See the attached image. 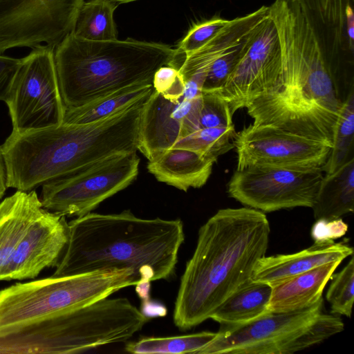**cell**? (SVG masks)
Returning <instances> with one entry per match:
<instances>
[{
  "label": "cell",
  "mask_w": 354,
  "mask_h": 354,
  "mask_svg": "<svg viewBox=\"0 0 354 354\" xmlns=\"http://www.w3.org/2000/svg\"><path fill=\"white\" fill-rule=\"evenodd\" d=\"M270 227L266 214L248 207L221 209L198 230L176 298L173 319L189 330L210 319L234 292L251 281L266 255Z\"/></svg>",
  "instance_id": "6da1fadb"
},
{
  "label": "cell",
  "mask_w": 354,
  "mask_h": 354,
  "mask_svg": "<svg viewBox=\"0 0 354 354\" xmlns=\"http://www.w3.org/2000/svg\"><path fill=\"white\" fill-rule=\"evenodd\" d=\"M281 50V72L245 109L255 125H270L332 147L342 102L315 37L299 10L274 20Z\"/></svg>",
  "instance_id": "7a4b0ae2"
},
{
  "label": "cell",
  "mask_w": 354,
  "mask_h": 354,
  "mask_svg": "<svg viewBox=\"0 0 354 354\" xmlns=\"http://www.w3.org/2000/svg\"><path fill=\"white\" fill-rule=\"evenodd\" d=\"M68 226V245L53 277L129 269L137 284L168 280L185 240L180 219L141 218L130 210L90 212Z\"/></svg>",
  "instance_id": "3957f363"
},
{
  "label": "cell",
  "mask_w": 354,
  "mask_h": 354,
  "mask_svg": "<svg viewBox=\"0 0 354 354\" xmlns=\"http://www.w3.org/2000/svg\"><path fill=\"white\" fill-rule=\"evenodd\" d=\"M149 96L97 122L12 132L1 145L7 187L29 192L106 158L137 151L142 111Z\"/></svg>",
  "instance_id": "277c9868"
},
{
  "label": "cell",
  "mask_w": 354,
  "mask_h": 354,
  "mask_svg": "<svg viewBox=\"0 0 354 354\" xmlns=\"http://www.w3.org/2000/svg\"><path fill=\"white\" fill-rule=\"evenodd\" d=\"M55 68L66 108H75L120 88L152 82L162 66L177 67L176 48L162 43L91 41L68 35L55 48Z\"/></svg>",
  "instance_id": "5b68a950"
},
{
  "label": "cell",
  "mask_w": 354,
  "mask_h": 354,
  "mask_svg": "<svg viewBox=\"0 0 354 354\" xmlns=\"http://www.w3.org/2000/svg\"><path fill=\"white\" fill-rule=\"evenodd\" d=\"M129 269L106 270L17 283L0 290V336L53 315L77 309L131 286Z\"/></svg>",
  "instance_id": "8992f818"
},
{
  "label": "cell",
  "mask_w": 354,
  "mask_h": 354,
  "mask_svg": "<svg viewBox=\"0 0 354 354\" xmlns=\"http://www.w3.org/2000/svg\"><path fill=\"white\" fill-rule=\"evenodd\" d=\"M322 297L307 308L270 313L248 324L221 326L196 354H291L323 342L342 331L336 315L323 313Z\"/></svg>",
  "instance_id": "52a82bcc"
},
{
  "label": "cell",
  "mask_w": 354,
  "mask_h": 354,
  "mask_svg": "<svg viewBox=\"0 0 354 354\" xmlns=\"http://www.w3.org/2000/svg\"><path fill=\"white\" fill-rule=\"evenodd\" d=\"M55 48L41 46L21 59L5 101L12 131L21 133L59 125L66 107L55 68Z\"/></svg>",
  "instance_id": "ba28073f"
},
{
  "label": "cell",
  "mask_w": 354,
  "mask_h": 354,
  "mask_svg": "<svg viewBox=\"0 0 354 354\" xmlns=\"http://www.w3.org/2000/svg\"><path fill=\"white\" fill-rule=\"evenodd\" d=\"M139 163L136 151L118 154L44 184L40 198L43 207L65 216L90 213L136 180Z\"/></svg>",
  "instance_id": "9c48e42d"
},
{
  "label": "cell",
  "mask_w": 354,
  "mask_h": 354,
  "mask_svg": "<svg viewBox=\"0 0 354 354\" xmlns=\"http://www.w3.org/2000/svg\"><path fill=\"white\" fill-rule=\"evenodd\" d=\"M105 324L92 305L59 313L0 336V354H66L99 347Z\"/></svg>",
  "instance_id": "30bf717a"
},
{
  "label": "cell",
  "mask_w": 354,
  "mask_h": 354,
  "mask_svg": "<svg viewBox=\"0 0 354 354\" xmlns=\"http://www.w3.org/2000/svg\"><path fill=\"white\" fill-rule=\"evenodd\" d=\"M84 0H0V55L16 47L55 48L73 32Z\"/></svg>",
  "instance_id": "8fae6325"
},
{
  "label": "cell",
  "mask_w": 354,
  "mask_h": 354,
  "mask_svg": "<svg viewBox=\"0 0 354 354\" xmlns=\"http://www.w3.org/2000/svg\"><path fill=\"white\" fill-rule=\"evenodd\" d=\"M323 176L322 168L250 167L236 169L227 183V193L245 206L263 212L312 208Z\"/></svg>",
  "instance_id": "7c38bea8"
},
{
  "label": "cell",
  "mask_w": 354,
  "mask_h": 354,
  "mask_svg": "<svg viewBox=\"0 0 354 354\" xmlns=\"http://www.w3.org/2000/svg\"><path fill=\"white\" fill-rule=\"evenodd\" d=\"M236 169L250 167L292 169L322 168L330 154L328 145L270 125L252 123L236 133Z\"/></svg>",
  "instance_id": "4fadbf2b"
},
{
  "label": "cell",
  "mask_w": 354,
  "mask_h": 354,
  "mask_svg": "<svg viewBox=\"0 0 354 354\" xmlns=\"http://www.w3.org/2000/svg\"><path fill=\"white\" fill-rule=\"evenodd\" d=\"M281 63L277 30L268 15L247 36L236 67L223 86L213 92L227 102L233 115L274 83Z\"/></svg>",
  "instance_id": "5bb4252c"
},
{
  "label": "cell",
  "mask_w": 354,
  "mask_h": 354,
  "mask_svg": "<svg viewBox=\"0 0 354 354\" xmlns=\"http://www.w3.org/2000/svg\"><path fill=\"white\" fill-rule=\"evenodd\" d=\"M337 95L354 88V0H297ZM338 97V96H337Z\"/></svg>",
  "instance_id": "9a60e30c"
},
{
  "label": "cell",
  "mask_w": 354,
  "mask_h": 354,
  "mask_svg": "<svg viewBox=\"0 0 354 354\" xmlns=\"http://www.w3.org/2000/svg\"><path fill=\"white\" fill-rule=\"evenodd\" d=\"M69 240L66 216L42 208L28 226L0 281L34 279L45 268L57 266Z\"/></svg>",
  "instance_id": "2e32d148"
},
{
  "label": "cell",
  "mask_w": 354,
  "mask_h": 354,
  "mask_svg": "<svg viewBox=\"0 0 354 354\" xmlns=\"http://www.w3.org/2000/svg\"><path fill=\"white\" fill-rule=\"evenodd\" d=\"M202 95L174 102L154 91L145 101L140 118L139 150L148 160L200 129Z\"/></svg>",
  "instance_id": "e0dca14e"
},
{
  "label": "cell",
  "mask_w": 354,
  "mask_h": 354,
  "mask_svg": "<svg viewBox=\"0 0 354 354\" xmlns=\"http://www.w3.org/2000/svg\"><path fill=\"white\" fill-rule=\"evenodd\" d=\"M353 253V248L344 242L315 241L311 246L296 253L265 255L257 261L251 280L272 287L319 266L342 261Z\"/></svg>",
  "instance_id": "ac0fdd59"
},
{
  "label": "cell",
  "mask_w": 354,
  "mask_h": 354,
  "mask_svg": "<svg viewBox=\"0 0 354 354\" xmlns=\"http://www.w3.org/2000/svg\"><path fill=\"white\" fill-rule=\"evenodd\" d=\"M268 15L269 6H263L250 14L229 20L204 46L184 57L178 68L184 82L203 89L213 62L229 48L243 40Z\"/></svg>",
  "instance_id": "d6986e66"
},
{
  "label": "cell",
  "mask_w": 354,
  "mask_h": 354,
  "mask_svg": "<svg viewBox=\"0 0 354 354\" xmlns=\"http://www.w3.org/2000/svg\"><path fill=\"white\" fill-rule=\"evenodd\" d=\"M216 160L180 148H170L148 161L147 169L160 182L187 192L205 185Z\"/></svg>",
  "instance_id": "ffe728a7"
},
{
  "label": "cell",
  "mask_w": 354,
  "mask_h": 354,
  "mask_svg": "<svg viewBox=\"0 0 354 354\" xmlns=\"http://www.w3.org/2000/svg\"><path fill=\"white\" fill-rule=\"evenodd\" d=\"M342 261L330 262L291 277L272 287L271 313L301 310L322 297L324 289Z\"/></svg>",
  "instance_id": "44dd1931"
},
{
  "label": "cell",
  "mask_w": 354,
  "mask_h": 354,
  "mask_svg": "<svg viewBox=\"0 0 354 354\" xmlns=\"http://www.w3.org/2000/svg\"><path fill=\"white\" fill-rule=\"evenodd\" d=\"M42 208L35 189L17 190L0 203V273L28 226Z\"/></svg>",
  "instance_id": "7402d4cb"
},
{
  "label": "cell",
  "mask_w": 354,
  "mask_h": 354,
  "mask_svg": "<svg viewBox=\"0 0 354 354\" xmlns=\"http://www.w3.org/2000/svg\"><path fill=\"white\" fill-rule=\"evenodd\" d=\"M272 286L250 281L230 295L211 315L221 326H239L268 313Z\"/></svg>",
  "instance_id": "603a6c76"
},
{
  "label": "cell",
  "mask_w": 354,
  "mask_h": 354,
  "mask_svg": "<svg viewBox=\"0 0 354 354\" xmlns=\"http://www.w3.org/2000/svg\"><path fill=\"white\" fill-rule=\"evenodd\" d=\"M316 220L341 218L354 210V158L323 176L312 207Z\"/></svg>",
  "instance_id": "cb8c5ba5"
},
{
  "label": "cell",
  "mask_w": 354,
  "mask_h": 354,
  "mask_svg": "<svg viewBox=\"0 0 354 354\" xmlns=\"http://www.w3.org/2000/svg\"><path fill=\"white\" fill-rule=\"evenodd\" d=\"M154 91L152 82L131 85L75 108H66L64 122L87 124L99 121L149 96Z\"/></svg>",
  "instance_id": "d4e9b609"
},
{
  "label": "cell",
  "mask_w": 354,
  "mask_h": 354,
  "mask_svg": "<svg viewBox=\"0 0 354 354\" xmlns=\"http://www.w3.org/2000/svg\"><path fill=\"white\" fill-rule=\"evenodd\" d=\"M118 6L111 0L84 1L72 33L91 41L117 39L118 30L113 14Z\"/></svg>",
  "instance_id": "484cf974"
},
{
  "label": "cell",
  "mask_w": 354,
  "mask_h": 354,
  "mask_svg": "<svg viewBox=\"0 0 354 354\" xmlns=\"http://www.w3.org/2000/svg\"><path fill=\"white\" fill-rule=\"evenodd\" d=\"M354 88L342 102L333 127L332 147L323 173L330 174L354 158Z\"/></svg>",
  "instance_id": "4316f807"
},
{
  "label": "cell",
  "mask_w": 354,
  "mask_h": 354,
  "mask_svg": "<svg viewBox=\"0 0 354 354\" xmlns=\"http://www.w3.org/2000/svg\"><path fill=\"white\" fill-rule=\"evenodd\" d=\"M216 333L203 331L173 337H144L128 343L125 351L135 354L193 353L203 348L216 337Z\"/></svg>",
  "instance_id": "83f0119b"
},
{
  "label": "cell",
  "mask_w": 354,
  "mask_h": 354,
  "mask_svg": "<svg viewBox=\"0 0 354 354\" xmlns=\"http://www.w3.org/2000/svg\"><path fill=\"white\" fill-rule=\"evenodd\" d=\"M236 133L234 125L200 128L177 140L171 148L190 150L205 158L216 161L219 156L234 148L231 140H233Z\"/></svg>",
  "instance_id": "f1b7e54d"
},
{
  "label": "cell",
  "mask_w": 354,
  "mask_h": 354,
  "mask_svg": "<svg viewBox=\"0 0 354 354\" xmlns=\"http://www.w3.org/2000/svg\"><path fill=\"white\" fill-rule=\"evenodd\" d=\"M326 293L331 313L351 317L354 300V259L338 273L332 275Z\"/></svg>",
  "instance_id": "f546056e"
},
{
  "label": "cell",
  "mask_w": 354,
  "mask_h": 354,
  "mask_svg": "<svg viewBox=\"0 0 354 354\" xmlns=\"http://www.w3.org/2000/svg\"><path fill=\"white\" fill-rule=\"evenodd\" d=\"M229 20L218 17L193 25L176 48L178 57H184L198 50L212 39Z\"/></svg>",
  "instance_id": "4dcf8cb0"
},
{
  "label": "cell",
  "mask_w": 354,
  "mask_h": 354,
  "mask_svg": "<svg viewBox=\"0 0 354 354\" xmlns=\"http://www.w3.org/2000/svg\"><path fill=\"white\" fill-rule=\"evenodd\" d=\"M247 36L229 48L213 62L206 76L202 92L214 91L223 86L241 58Z\"/></svg>",
  "instance_id": "1f68e13d"
},
{
  "label": "cell",
  "mask_w": 354,
  "mask_h": 354,
  "mask_svg": "<svg viewBox=\"0 0 354 354\" xmlns=\"http://www.w3.org/2000/svg\"><path fill=\"white\" fill-rule=\"evenodd\" d=\"M228 104L213 91L202 92L200 128L227 127L234 125Z\"/></svg>",
  "instance_id": "d6a6232c"
},
{
  "label": "cell",
  "mask_w": 354,
  "mask_h": 354,
  "mask_svg": "<svg viewBox=\"0 0 354 354\" xmlns=\"http://www.w3.org/2000/svg\"><path fill=\"white\" fill-rule=\"evenodd\" d=\"M153 86L155 91L165 99L177 102L183 97L185 82L178 68L166 65L156 71Z\"/></svg>",
  "instance_id": "836d02e7"
},
{
  "label": "cell",
  "mask_w": 354,
  "mask_h": 354,
  "mask_svg": "<svg viewBox=\"0 0 354 354\" xmlns=\"http://www.w3.org/2000/svg\"><path fill=\"white\" fill-rule=\"evenodd\" d=\"M348 231V225L341 218L316 220L311 229L314 241H334L342 237Z\"/></svg>",
  "instance_id": "e575fe53"
},
{
  "label": "cell",
  "mask_w": 354,
  "mask_h": 354,
  "mask_svg": "<svg viewBox=\"0 0 354 354\" xmlns=\"http://www.w3.org/2000/svg\"><path fill=\"white\" fill-rule=\"evenodd\" d=\"M21 59L0 55V101H6Z\"/></svg>",
  "instance_id": "d590c367"
},
{
  "label": "cell",
  "mask_w": 354,
  "mask_h": 354,
  "mask_svg": "<svg viewBox=\"0 0 354 354\" xmlns=\"http://www.w3.org/2000/svg\"><path fill=\"white\" fill-rule=\"evenodd\" d=\"M147 317L165 316L167 313V309L162 305L153 304L150 300L142 302V308L140 310Z\"/></svg>",
  "instance_id": "8d00e7d4"
},
{
  "label": "cell",
  "mask_w": 354,
  "mask_h": 354,
  "mask_svg": "<svg viewBox=\"0 0 354 354\" xmlns=\"http://www.w3.org/2000/svg\"><path fill=\"white\" fill-rule=\"evenodd\" d=\"M7 188L6 164L2 148L0 146V199L3 196Z\"/></svg>",
  "instance_id": "74e56055"
},
{
  "label": "cell",
  "mask_w": 354,
  "mask_h": 354,
  "mask_svg": "<svg viewBox=\"0 0 354 354\" xmlns=\"http://www.w3.org/2000/svg\"><path fill=\"white\" fill-rule=\"evenodd\" d=\"M113 2H115L117 3L118 4H121V3H129V2H132V1H137V0H111Z\"/></svg>",
  "instance_id": "f35d334b"
}]
</instances>
